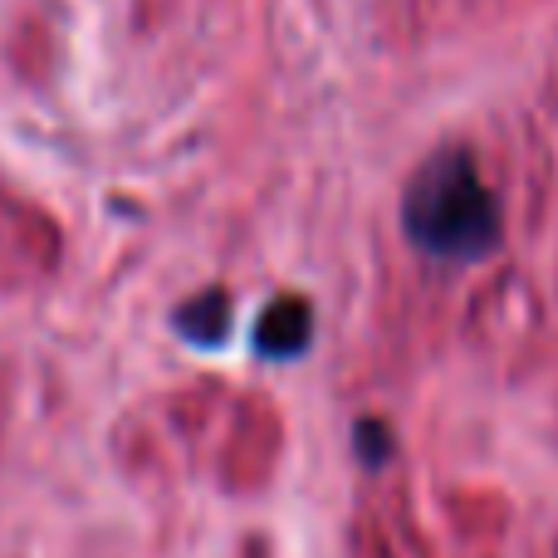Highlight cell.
<instances>
[{"label":"cell","instance_id":"obj_1","mask_svg":"<svg viewBox=\"0 0 558 558\" xmlns=\"http://www.w3.org/2000/svg\"><path fill=\"white\" fill-rule=\"evenodd\" d=\"M402 221L412 245H422L426 255H441V260H481L500 245V206L475 172L471 153L461 147L436 153L412 177Z\"/></svg>","mask_w":558,"mask_h":558},{"label":"cell","instance_id":"obj_2","mask_svg":"<svg viewBox=\"0 0 558 558\" xmlns=\"http://www.w3.org/2000/svg\"><path fill=\"white\" fill-rule=\"evenodd\" d=\"M308 343V308L299 299H279L270 314L260 318V348L270 353H299Z\"/></svg>","mask_w":558,"mask_h":558},{"label":"cell","instance_id":"obj_3","mask_svg":"<svg viewBox=\"0 0 558 558\" xmlns=\"http://www.w3.org/2000/svg\"><path fill=\"white\" fill-rule=\"evenodd\" d=\"M182 328H186L192 338H202V343H211L216 333H226V299H221V294H206L202 304L182 314Z\"/></svg>","mask_w":558,"mask_h":558}]
</instances>
